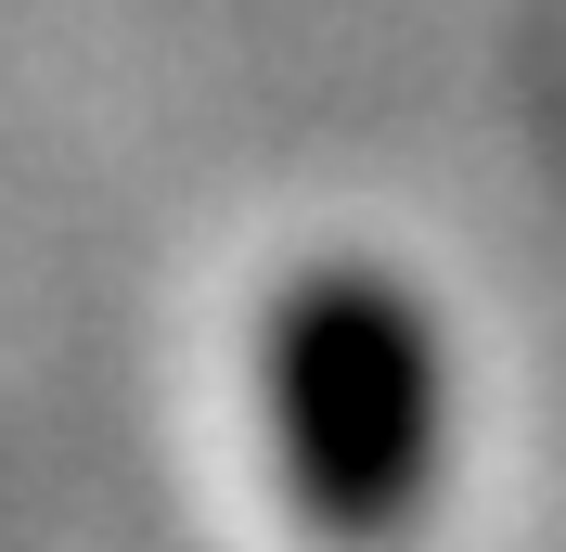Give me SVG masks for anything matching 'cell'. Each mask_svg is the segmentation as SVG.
<instances>
[{
  "instance_id": "1",
  "label": "cell",
  "mask_w": 566,
  "mask_h": 552,
  "mask_svg": "<svg viewBox=\"0 0 566 552\" xmlns=\"http://www.w3.org/2000/svg\"><path fill=\"white\" fill-rule=\"evenodd\" d=\"M258 437L283 514L335 552H399L463 463V335L399 257H310L258 309Z\"/></svg>"
}]
</instances>
